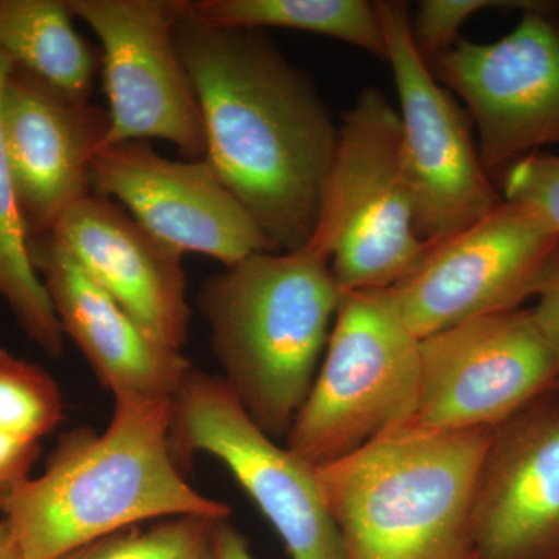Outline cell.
I'll list each match as a JSON object with an SVG mask.
<instances>
[{
	"instance_id": "d6986e66",
	"label": "cell",
	"mask_w": 559,
	"mask_h": 559,
	"mask_svg": "<svg viewBox=\"0 0 559 559\" xmlns=\"http://www.w3.org/2000/svg\"><path fill=\"white\" fill-rule=\"evenodd\" d=\"M189 11L216 27L290 28L342 40L381 60L388 58L377 5L367 0H189Z\"/></svg>"
},
{
	"instance_id": "7a4b0ae2",
	"label": "cell",
	"mask_w": 559,
	"mask_h": 559,
	"mask_svg": "<svg viewBox=\"0 0 559 559\" xmlns=\"http://www.w3.org/2000/svg\"><path fill=\"white\" fill-rule=\"evenodd\" d=\"M108 428L64 433L46 469L14 489L2 520L24 559H60L146 521L229 520L230 507L191 487L171 444L173 401L120 396Z\"/></svg>"
},
{
	"instance_id": "9a60e30c",
	"label": "cell",
	"mask_w": 559,
	"mask_h": 559,
	"mask_svg": "<svg viewBox=\"0 0 559 559\" xmlns=\"http://www.w3.org/2000/svg\"><path fill=\"white\" fill-rule=\"evenodd\" d=\"M473 530L474 559H559V389L496 426Z\"/></svg>"
},
{
	"instance_id": "3957f363",
	"label": "cell",
	"mask_w": 559,
	"mask_h": 559,
	"mask_svg": "<svg viewBox=\"0 0 559 559\" xmlns=\"http://www.w3.org/2000/svg\"><path fill=\"white\" fill-rule=\"evenodd\" d=\"M333 248L312 234L293 252H259L202 283L197 305L210 341L249 417L286 439L318 374L341 290Z\"/></svg>"
},
{
	"instance_id": "7402d4cb",
	"label": "cell",
	"mask_w": 559,
	"mask_h": 559,
	"mask_svg": "<svg viewBox=\"0 0 559 559\" xmlns=\"http://www.w3.org/2000/svg\"><path fill=\"white\" fill-rule=\"evenodd\" d=\"M62 418L64 400L53 378L0 348V429L40 444Z\"/></svg>"
},
{
	"instance_id": "52a82bcc",
	"label": "cell",
	"mask_w": 559,
	"mask_h": 559,
	"mask_svg": "<svg viewBox=\"0 0 559 559\" xmlns=\"http://www.w3.org/2000/svg\"><path fill=\"white\" fill-rule=\"evenodd\" d=\"M559 255V231L538 212L503 200L466 229L429 245L407 277L389 288L418 340L466 320L520 310L539 296Z\"/></svg>"
},
{
	"instance_id": "d4e9b609",
	"label": "cell",
	"mask_w": 559,
	"mask_h": 559,
	"mask_svg": "<svg viewBox=\"0 0 559 559\" xmlns=\"http://www.w3.org/2000/svg\"><path fill=\"white\" fill-rule=\"evenodd\" d=\"M40 444L10 436L0 429V511L14 489L31 479Z\"/></svg>"
},
{
	"instance_id": "e0dca14e",
	"label": "cell",
	"mask_w": 559,
	"mask_h": 559,
	"mask_svg": "<svg viewBox=\"0 0 559 559\" xmlns=\"http://www.w3.org/2000/svg\"><path fill=\"white\" fill-rule=\"evenodd\" d=\"M28 249L62 331L114 399L175 400L190 360L148 336L49 235L31 238Z\"/></svg>"
},
{
	"instance_id": "5b68a950",
	"label": "cell",
	"mask_w": 559,
	"mask_h": 559,
	"mask_svg": "<svg viewBox=\"0 0 559 559\" xmlns=\"http://www.w3.org/2000/svg\"><path fill=\"white\" fill-rule=\"evenodd\" d=\"M419 340L389 289L342 294L325 358L296 415L286 447L329 465L414 419Z\"/></svg>"
},
{
	"instance_id": "4316f807",
	"label": "cell",
	"mask_w": 559,
	"mask_h": 559,
	"mask_svg": "<svg viewBox=\"0 0 559 559\" xmlns=\"http://www.w3.org/2000/svg\"><path fill=\"white\" fill-rule=\"evenodd\" d=\"M216 557L218 559H255L249 540L227 520L219 521L216 527Z\"/></svg>"
},
{
	"instance_id": "44dd1931",
	"label": "cell",
	"mask_w": 559,
	"mask_h": 559,
	"mask_svg": "<svg viewBox=\"0 0 559 559\" xmlns=\"http://www.w3.org/2000/svg\"><path fill=\"white\" fill-rule=\"evenodd\" d=\"M218 518L180 514L120 530L60 559H218Z\"/></svg>"
},
{
	"instance_id": "603a6c76",
	"label": "cell",
	"mask_w": 559,
	"mask_h": 559,
	"mask_svg": "<svg viewBox=\"0 0 559 559\" xmlns=\"http://www.w3.org/2000/svg\"><path fill=\"white\" fill-rule=\"evenodd\" d=\"M538 2H502V0H425L418 3L411 20L412 38L426 61L436 60L454 46L459 31L477 11L488 9L546 10Z\"/></svg>"
},
{
	"instance_id": "83f0119b",
	"label": "cell",
	"mask_w": 559,
	"mask_h": 559,
	"mask_svg": "<svg viewBox=\"0 0 559 559\" xmlns=\"http://www.w3.org/2000/svg\"><path fill=\"white\" fill-rule=\"evenodd\" d=\"M0 559H24L3 520H0Z\"/></svg>"
},
{
	"instance_id": "f1b7e54d",
	"label": "cell",
	"mask_w": 559,
	"mask_h": 559,
	"mask_svg": "<svg viewBox=\"0 0 559 559\" xmlns=\"http://www.w3.org/2000/svg\"><path fill=\"white\" fill-rule=\"evenodd\" d=\"M555 389H559V384H558V385H557V388H555Z\"/></svg>"
},
{
	"instance_id": "ba28073f",
	"label": "cell",
	"mask_w": 559,
	"mask_h": 559,
	"mask_svg": "<svg viewBox=\"0 0 559 559\" xmlns=\"http://www.w3.org/2000/svg\"><path fill=\"white\" fill-rule=\"evenodd\" d=\"M171 444L182 468L197 452L224 463L278 533L289 559H344L318 468L275 443L223 378L190 371L173 401Z\"/></svg>"
},
{
	"instance_id": "9c48e42d",
	"label": "cell",
	"mask_w": 559,
	"mask_h": 559,
	"mask_svg": "<svg viewBox=\"0 0 559 559\" xmlns=\"http://www.w3.org/2000/svg\"><path fill=\"white\" fill-rule=\"evenodd\" d=\"M400 95L403 164L415 226L426 245L466 229L503 201L481 165L468 123L412 38L409 7L374 2Z\"/></svg>"
},
{
	"instance_id": "7c38bea8",
	"label": "cell",
	"mask_w": 559,
	"mask_h": 559,
	"mask_svg": "<svg viewBox=\"0 0 559 559\" xmlns=\"http://www.w3.org/2000/svg\"><path fill=\"white\" fill-rule=\"evenodd\" d=\"M525 11L496 43L457 39L433 60V76L468 106L488 176L546 145H559V27Z\"/></svg>"
},
{
	"instance_id": "ffe728a7",
	"label": "cell",
	"mask_w": 559,
	"mask_h": 559,
	"mask_svg": "<svg viewBox=\"0 0 559 559\" xmlns=\"http://www.w3.org/2000/svg\"><path fill=\"white\" fill-rule=\"evenodd\" d=\"M11 61L0 53V92ZM0 297L9 305L22 331L40 349L60 358L64 352V331L43 280L33 266L28 235L22 221L16 191L11 179L2 135H0Z\"/></svg>"
},
{
	"instance_id": "cb8c5ba5",
	"label": "cell",
	"mask_w": 559,
	"mask_h": 559,
	"mask_svg": "<svg viewBox=\"0 0 559 559\" xmlns=\"http://www.w3.org/2000/svg\"><path fill=\"white\" fill-rule=\"evenodd\" d=\"M503 200L538 212L559 231V156L532 153L503 171Z\"/></svg>"
},
{
	"instance_id": "484cf974",
	"label": "cell",
	"mask_w": 559,
	"mask_h": 559,
	"mask_svg": "<svg viewBox=\"0 0 559 559\" xmlns=\"http://www.w3.org/2000/svg\"><path fill=\"white\" fill-rule=\"evenodd\" d=\"M538 297V307L532 310L536 323L551 342L559 345V255Z\"/></svg>"
},
{
	"instance_id": "5bb4252c",
	"label": "cell",
	"mask_w": 559,
	"mask_h": 559,
	"mask_svg": "<svg viewBox=\"0 0 559 559\" xmlns=\"http://www.w3.org/2000/svg\"><path fill=\"white\" fill-rule=\"evenodd\" d=\"M109 112L11 66L0 92V135L22 221L44 237L81 198L105 146Z\"/></svg>"
},
{
	"instance_id": "4fadbf2b",
	"label": "cell",
	"mask_w": 559,
	"mask_h": 559,
	"mask_svg": "<svg viewBox=\"0 0 559 559\" xmlns=\"http://www.w3.org/2000/svg\"><path fill=\"white\" fill-rule=\"evenodd\" d=\"M90 182L182 253L231 267L253 253L277 252L205 159L170 160L145 142L116 143L95 154Z\"/></svg>"
},
{
	"instance_id": "8fae6325",
	"label": "cell",
	"mask_w": 559,
	"mask_h": 559,
	"mask_svg": "<svg viewBox=\"0 0 559 559\" xmlns=\"http://www.w3.org/2000/svg\"><path fill=\"white\" fill-rule=\"evenodd\" d=\"M187 2L68 0L72 16L86 22L102 43L110 120L105 146L162 139L187 160L205 159L200 102L175 44Z\"/></svg>"
},
{
	"instance_id": "6da1fadb",
	"label": "cell",
	"mask_w": 559,
	"mask_h": 559,
	"mask_svg": "<svg viewBox=\"0 0 559 559\" xmlns=\"http://www.w3.org/2000/svg\"><path fill=\"white\" fill-rule=\"evenodd\" d=\"M175 44L200 102L205 160L277 252L304 248L340 140L322 98L259 33L207 24L189 2Z\"/></svg>"
},
{
	"instance_id": "30bf717a",
	"label": "cell",
	"mask_w": 559,
	"mask_h": 559,
	"mask_svg": "<svg viewBox=\"0 0 559 559\" xmlns=\"http://www.w3.org/2000/svg\"><path fill=\"white\" fill-rule=\"evenodd\" d=\"M559 384V345L532 310L480 316L419 340L411 423L432 430L496 428Z\"/></svg>"
},
{
	"instance_id": "ac0fdd59",
	"label": "cell",
	"mask_w": 559,
	"mask_h": 559,
	"mask_svg": "<svg viewBox=\"0 0 559 559\" xmlns=\"http://www.w3.org/2000/svg\"><path fill=\"white\" fill-rule=\"evenodd\" d=\"M72 17L68 0H0V53L14 68L90 100L97 55Z\"/></svg>"
},
{
	"instance_id": "8992f818",
	"label": "cell",
	"mask_w": 559,
	"mask_h": 559,
	"mask_svg": "<svg viewBox=\"0 0 559 559\" xmlns=\"http://www.w3.org/2000/svg\"><path fill=\"white\" fill-rule=\"evenodd\" d=\"M314 231L333 242L341 294L392 288L428 252L415 226L400 114L381 91L360 92L345 116Z\"/></svg>"
},
{
	"instance_id": "2e32d148",
	"label": "cell",
	"mask_w": 559,
	"mask_h": 559,
	"mask_svg": "<svg viewBox=\"0 0 559 559\" xmlns=\"http://www.w3.org/2000/svg\"><path fill=\"white\" fill-rule=\"evenodd\" d=\"M49 237L164 347L180 352L191 310L180 250L102 194L81 198Z\"/></svg>"
},
{
	"instance_id": "277c9868",
	"label": "cell",
	"mask_w": 559,
	"mask_h": 559,
	"mask_svg": "<svg viewBox=\"0 0 559 559\" xmlns=\"http://www.w3.org/2000/svg\"><path fill=\"white\" fill-rule=\"evenodd\" d=\"M492 433L407 423L319 466L344 559H474V496Z\"/></svg>"
}]
</instances>
